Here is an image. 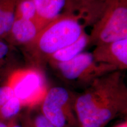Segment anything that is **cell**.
Returning <instances> with one entry per match:
<instances>
[{
    "label": "cell",
    "instance_id": "obj_1",
    "mask_svg": "<svg viewBox=\"0 0 127 127\" xmlns=\"http://www.w3.org/2000/svg\"><path fill=\"white\" fill-rule=\"evenodd\" d=\"M127 89L121 71L94 80L76 98L74 108L81 127H104L127 109Z\"/></svg>",
    "mask_w": 127,
    "mask_h": 127
},
{
    "label": "cell",
    "instance_id": "obj_2",
    "mask_svg": "<svg viewBox=\"0 0 127 127\" xmlns=\"http://www.w3.org/2000/svg\"><path fill=\"white\" fill-rule=\"evenodd\" d=\"M84 31L77 17L63 14L41 28L34 40L24 46L25 50L35 65H41L55 52L75 42Z\"/></svg>",
    "mask_w": 127,
    "mask_h": 127
},
{
    "label": "cell",
    "instance_id": "obj_3",
    "mask_svg": "<svg viewBox=\"0 0 127 127\" xmlns=\"http://www.w3.org/2000/svg\"><path fill=\"white\" fill-rule=\"evenodd\" d=\"M127 38V0H108L89 35L95 46Z\"/></svg>",
    "mask_w": 127,
    "mask_h": 127
},
{
    "label": "cell",
    "instance_id": "obj_4",
    "mask_svg": "<svg viewBox=\"0 0 127 127\" xmlns=\"http://www.w3.org/2000/svg\"><path fill=\"white\" fill-rule=\"evenodd\" d=\"M50 64L65 80L88 85L97 78L117 70L114 66L96 62L88 52H82L70 61Z\"/></svg>",
    "mask_w": 127,
    "mask_h": 127
},
{
    "label": "cell",
    "instance_id": "obj_5",
    "mask_svg": "<svg viewBox=\"0 0 127 127\" xmlns=\"http://www.w3.org/2000/svg\"><path fill=\"white\" fill-rule=\"evenodd\" d=\"M71 98L67 90L62 87L51 88L42 105V114L55 127H65L70 116Z\"/></svg>",
    "mask_w": 127,
    "mask_h": 127
},
{
    "label": "cell",
    "instance_id": "obj_6",
    "mask_svg": "<svg viewBox=\"0 0 127 127\" xmlns=\"http://www.w3.org/2000/svg\"><path fill=\"white\" fill-rule=\"evenodd\" d=\"M91 53L97 63L112 66L118 71L127 69V38L95 46Z\"/></svg>",
    "mask_w": 127,
    "mask_h": 127
},
{
    "label": "cell",
    "instance_id": "obj_7",
    "mask_svg": "<svg viewBox=\"0 0 127 127\" xmlns=\"http://www.w3.org/2000/svg\"><path fill=\"white\" fill-rule=\"evenodd\" d=\"M43 83L40 74L36 71H30L23 76L15 84L13 88L14 96L22 104L28 102L39 90Z\"/></svg>",
    "mask_w": 127,
    "mask_h": 127
},
{
    "label": "cell",
    "instance_id": "obj_8",
    "mask_svg": "<svg viewBox=\"0 0 127 127\" xmlns=\"http://www.w3.org/2000/svg\"><path fill=\"white\" fill-rule=\"evenodd\" d=\"M41 29L34 21L15 18L8 37L15 43L25 46L34 40Z\"/></svg>",
    "mask_w": 127,
    "mask_h": 127
},
{
    "label": "cell",
    "instance_id": "obj_9",
    "mask_svg": "<svg viewBox=\"0 0 127 127\" xmlns=\"http://www.w3.org/2000/svg\"><path fill=\"white\" fill-rule=\"evenodd\" d=\"M37 13V22L41 28L65 12L66 0H32Z\"/></svg>",
    "mask_w": 127,
    "mask_h": 127
},
{
    "label": "cell",
    "instance_id": "obj_10",
    "mask_svg": "<svg viewBox=\"0 0 127 127\" xmlns=\"http://www.w3.org/2000/svg\"><path fill=\"white\" fill-rule=\"evenodd\" d=\"M88 45L89 35L84 31L75 42L54 54L48 62L52 64L70 61L84 52V50Z\"/></svg>",
    "mask_w": 127,
    "mask_h": 127
},
{
    "label": "cell",
    "instance_id": "obj_11",
    "mask_svg": "<svg viewBox=\"0 0 127 127\" xmlns=\"http://www.w3.org/2000/svg\"><path fill=\"white\" fill-rule=\"evenodd\" d=\"M15 18L32 20L38 24L37 13L34 1L32 0H20L16 8Z\"/></svg>",
    "mask_w": 127,
    "mask_h": 127
},
{
    "label": "cell",
    "instance_id": "obj_12",
    "mask_svg": "<svg viewBox=\"0 0 127 127\" xmlns=\"http://www.w3.org/2000/svg\"><path fill=\"white\" fill-rule=\"evenodd\" d=\"M23 104L15 96L9 99L0 108V120H11L15 118L21 109Z\"/></svg>",
    "mask_w": 127,
    "mask_h": 127
},
{
    "label": "cell",
    "instance_id": "obj_13",
    "mask_svg": "<svg viewBox=\"0 0 127 127\" xmlns=\"http://www.w3.org/2000/svg\"><path fill=\"white\" fill-rule=\"evenodd\" d=\"M24 127H55L50 122L44 117L41 112L38 114L32 119L31 121H28L27 124Z\"/></svg>",
    "mask_w": 127,
    "mask_h": 127
},
{
    "label": "cell",
    "instance_id": "obj_14",
    "mask_svg": "<svg viewBox=\"0 0 127 127\" xmlns=\"http://www.w3.org/2000/svg\"><path fill=\"white\" fill-rule=\"evenodd\" d=\"M10 48L9 45L4 39H0V74L5 65Z\"/></svg>",
    "mask_w": 127,
    "mask_h": 127
},
{
    "label": "cell",
    "instance_id": "obj_15",
    "mask_svg": "<svg viewBox=\"0 0 127 127\" xmlns=\"http://www.w3.org/2000/svg\"><path fill=\"white\" fill-rule=\"evenodd\" d=\"M13 96L14 93L11 86L4 85L0 87V108Z\"/></svg>",
    "mask_w": 127,
    "mask_h": 127
},
{
    "label": "cell",
    "instance_id": "obj_16",
    "mask_svg": "<svg viewBox=\"0 0 127 127\" xmlns=\"http://www.w3.org/2000/svg\"><path fill=\"white\" fill-rule=\"evenodd\" d=\"M20 0H0V19L11 8L17 6Z\"/></svg>",
    "mask_w": 127,
    "mask_h": 127
},
{
    "label": "cell",
    "instance_id": "obj_17",
    "mask_svg": "<svg viewBox=\"0 0 127 127\" xmlns=\"http://www.w3.org/2000/svg\"><path fill=\"white\" fill-rule=\"evenodd\" d=\"M8 127H24L23 125L20 124V123H18L17 121L15 118H14L11 120V122L8 124Z\"/></svg>",
    "mask_w": 127,
    "mask_h": 127
},
{
    "label": "cell",
    "instance_id": "obj_18",
    "mask_svg": "<svg viewBox=\"0 0 127 127\" xmlns=\"http://www.w3.org/2000/svg\"><path fill=\"white\" fill-rule=\"evenodd\" d=\"M0 127H9L8 124L4 123L2 120H0Z\"/></svg>",
    "mask_w": 127,
    "mask_h": 127
},
{
    "label": "cell",
    "instance_id": "obj_19",
    "mask_svg": "<svg viewBox=\"0 0 127 127\" xmlns=\"http://www.w3.org/2000/svg\"><path fill=\"white\" fill-rule=\"evenodd\" d=\"M119 127H127V125H126V124H123V125H121V126H120Z\"/></svg>",
    "mask_w": 127,
    "mask_h": 127
}]
</instances>
